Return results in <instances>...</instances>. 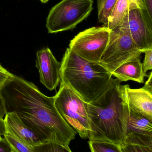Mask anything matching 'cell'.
<instances>
[{"mask_svg":"<svg viewBox=\"0 0 152 152\" xmlns=\"http://www.w3.org/2000/svg\"><path fill=\"white\" fill-rule=\"evenodd\" d=\"M61 66V63L49 48L37 52L36 67L39 71L40 81L49 90L55 89L60 82Z\"/></svg>","mask_w":152,"mask_h":152,"instance_id":"30bf717a","label":"cell"},{"mask_svg":"<svg viewBox=\"0 0 152 152\" xmlns=\"http://www.w3.org/2000/svg\"><path fill=\"white\" fill-rule=\"evenodd\" d=\"M5 134L10 135L33 148L41 143L35 133L14 111L7 112L4 117Z\"/></svg>","mask_w":152,"mask_h":152,"instance_id":"8fae6325","label":"cell"},{"mask_svg":"<svg viewBox=\"0 0 152 152\" xmlns=\"http://www.w3.org/2000/svg\"><path fill=\"white\" fill-rule=\"evenodd\" d=\"M126 94L129 109L152 120V86L133 89L126 85Z\"/></svg>","mask_w":152,"mask_h":152,"instance_id":"7c38bea8","label":"cell"},{"mask_svg":"<svg viewBox=\"0 0 152 152\" xmlns=\"http://www.w3.org/2000/svg\"><path fill=\"white\" fill-rule=\"evenodd\" d=\"M43 3H46L47 2L49 1V0H40Z\"/></svg>","mask_w":152,"mask_h":152,"instance_id":"484cf974","label":"cell"},{"mask_svg":"<svg viewBox=\"0 0 152 152\" xmlns=\"http://www.w3.org/2000/svg\"><path fill=\"white\" fill-rule=\"evenodd\" d=\"M89 141L109 142L123 146L126 138L129 107L126 85L112 78L106 90L87 105Z\"/></svg>","mask_w":152,"mask_h":152,"instance_id":"7a4b0ae2","label":"cell"},{"mask_svg":"<svg viewBox=\"0 0 152 152\" xmlns=\"http://www.w3.org/2000/svg\"><path fill=\"white\" fill-rule=\"evenodd\" d=\"M11 152H15L13 151H12Z\"/></svg>","mask_w":152,"mask_h":152,"instance_id":"83f0119b","label":"cell"},{"mask_svg":"<svg viewBox=\"0 0 152 152\" xmlns=\"http://www.w3.org/2000/svg\"><path fill=\"white\" fill-rule=\"evenodd\" d=\"M33 152H72L70 147L52 142L41 143L32 148Z\"/></svg>","mask_w":152,"mask_h":152,"instance_id":"e0dca14e","label":"cell"},{"mask_svg":"<svg viewBox=\"0 0 152 152\" xmlns=\"http://www.w3.org/2000/svg\"><path fill=\"white\" fill-rule=\"evenodd\" d=\"M4 137L6 139L11 148L15 152H33L32 147L22 142L10 135L5 134Z\"/></svg>","mask_w":152,"mask_h":152,"instance_id":"ac0fdd59","label":"cell"},{"mask_svg":"<svg viewBox=\"0 0 152 152\" xmlns=\"http://www.w3.org/2000/svg\"><path fill=\"white\" fill-rule=\"evenodd\" d=\"M143 53L145 56L142 63L143 69L145 73H146L152 69V46L145 50Z\"/></svg>","mask_w":152,"mask_h":152,"instance_id":"ffe728a7","label":"cell"},{"mask_svg":"<svg viewBox=\"0 0 152 152\" xmlns=\"http://www.w3.org/2000/svg\"><path fill=\"white\" fill-rule=\"evenodd\" d=\"M117 0H97L98 18L103 26L107 27L108 20L111 15Z\"/></svg>","mask_w":152,"mask_h":152,"instance_id":"9a60e30c","label":"cell"},{"mask_svg":"<svg viewBox=\"0 0 152 152\" xmlns=\"http://www.w3.org/2000/svg\"><path fill=\"white\" fill-rule=\"evenodd\" d=\"M7 112L5 107L4 99L0 91V117L4 118L5 113Z\"/></svg>","mask_w":152,"mask_h":152,"instance_id":"603a6c76","label":"cell"},{"mask_svg":"<svg viewBox=\"0 0 152 152\" xmlns=\"http://www.w3.org/2000/svg\"><path fill=\"white\" fill-rule=\"evenodd\" d=\"M54 99L56 110L65 121L81 138H88L90 132L88 103L82 100L68 87L61 84Z\"/></svg>","mask_w":152,"mask_h":152,"instance_id":"277c9868","label":"cell"},{"mask_svg":"<svg viewBox=\"0 0 152 152\" xmlns=\"http://www.w3.org/2000/svg\"><path fill=\"white\" fill-rule=\"evenodd\" d=\"M110 33L107 27L90 28L76 36L69 48L86 60L100 62L109 43Z\"/></svg>","mask_w":152,"mask_h":152,"instance_id":"52a82bcc","label":"cell"},{"mask_svg":"<svg viewBox=\"0 0 152 152\" xmlns=\"http://www.w3.org/2000/svg\"><path fill=\"white\" fill-rule=\"evenodd\" d=\"M1 92L6 109L15 112L41 143L52 142L69 147L77 133L56 110L54 96H46L34 83L13 74Z\"/></svg>","mask_w":152,"mask_h":152,"instance_id":"6da1fadb","label":"cell"},{"mask_svg":"<svg viewBox=\"0 0 152 152\" xmlns=\"http://www.w3.org/2000/svg\"><path fill=\"white\" fill-rule=\"evenodd\" d=\"M143 53L137 47L127 28L123 24L110 30L108 45L100 63L111 73L123 63Z\"/></svg>","mask_w":152,"mask_h":152,"instance_id":"8992f818","label":"cell"},{"mask_svg":"<svg viewBox=\"0 0 152 152\" xmlns=\"http://www.w3.org/2000/svg\"><path fill=\"white\" fill-rule=\"evenodd\" d=\"M112 74L121 82L133 80L143 83L145 77L147 76L144 71L140 57L134 58L123 63Z\"/></svg>","mask_w":152,"mask_h":152,"instance_id":"4fadbf2b","label":"cell"},{"mask_svg":"<svg viewBox=\"0 0 152 152\" xmlns=\"http://www.w3.org/2000/svg\"><path fill=\"white\" fill-rule=\"evenodd\" d=\"M61 63V84L88 104L106 90L112 78V74L100 62L86 60L69 48Z\"/></svg>","mask_w":152,"mask_h":152,"instance_id":"3957f363","label":"cell"},{"mask_svg":"<svg viewBox=\"0 0 152 152\" xmlns=\"http://www.w3.org/2000/svg\"><path fill=\"white\" fill-rule=\"evenodd\" d=\"M128 144L152 148V120L129 108L124 144Z\"/></svg>","mask_w":152,"mask_h":152,"instance_id":"9c48e42d","label":"cell"},{"mask_svg":"<svg viewBox=\"0 0 152 152\" xmlns=\"http://www.w3.org/2000/svg\"><path fill=\"white\" fill-rule=\"evenodd\" d=\"M11 148L6 139L3 137L0 139V152H11Z\"/></svg>","mask_w":152,"mask_h":152,"instance_id":"7402d4cb","label":"cell"},{"mask_svg":"<svg viewBox=\"0 0 152 152\" xmlns=\"http://www.w3.org/2000/svg\"><path fill=\"white\" fill-rule=\"evenodd\" d=\"M5 134V124L4 118L0 117V137H3Z\"/></svg>","mask_w":152,"mask_h":152,"instance_id":"d4e9b609","label":"cell"},{"mask_svg":"<svg viewBox=\"0 0 152 152\" xmlns=\"http://www.w3.org/2000/svg\"><path fill=\"white\" fill-rule=\"evenodd\" d=\"M121 24L127 28L137 47L143 53L152 46V19L146 10L136 9L130 11Z\"/></svg>","mask_w":152,"mask_h":152,"instance_id":"ba28073f","label":"cell"},{"mask_svg":"<svg viewBox=\"0 0 152 152\" xmlns=\"http://www.w3.org/2000/svg\"><path fill=\"white\" fill-rule=\"evenodd\" d=\"M2 138H3V137H0V139H2Z\"/></svg>","mask_w":152,"mask_h":152,"instance_id":"4316f807","label":"cell"},{"mask_svg":"<svg viewBox=\"0 0 152 152\" xmlns=\"http://www.w3.org/2000/svg\"><path fill=\"white\" fill-rule=\"evenodd\" d=\"M93 0H62L54 6L46 19L50 34L70 30L85 19L93 9Z\"/></svg>","mask_w":152,"mask_h":152,"instance_id":"5b68a950","label":"cell"},{"mask_svg":"<svg viewBox=\"0 0 152 152\" xmlns=\"http://www.w3.org/2000/svg\"><path fill=\"white\" fill-rule=\"evenodd\" d=\"M91 152H122L120 146L109 142H88Z\"/></svg>","mask_w":152,"mask_h":152,"instance_id":"2e32d148","label":"cell"},{"mask_svg":"<svg viewBox=\"0 0 152 152\" xmlns=\"http://www.w3.org/2000/svg\"><path fill=\"white\" fill-rule=\"evenodd\" d=\"M12 74L0 64V91L5 86Z\"/></svg>","mask_w":152,"mask_h":152,"instance_id":"44dd1931","label":"cell"},{"mask_svg":"<svg viewBox=\"0 0 152 152\" xmlns=\"http://www.w3.org/2000/svg\"><path fill=\"white\" fill-rule=\"evenodd\" d=\"M122 152H152V148L136 145H124L120 147Z\"/></svg>","mask_w":152,"mask_h":152,"instance_id":"d6986e66","label":"cell"},{"mask_svg":"<svg viewBox=\"0 0 152 152\" xmlns=\"http://www.w3.org/2000/svg\"><path fill=\"white\" fill-rule=\"evenodd\" d=\"M136 9L146 10L142 0H117L108 20L107 27L110 30L116 28L121 24L129 11Z\"/></svg>","mask_w":152,"mask_h":152,"instance_id":"5bb4252c","label":"cell"},{"mask_svg":"<svg viewBox=\"0 0 152 152\" xmlns=\"http://www.w3.org/2000/svg\"><path fill=\"white\" fill-rule=\"evenodd\" d=\"M142 1L148 15L152 19V0H142Z\"/></svg>","mask_w":152,"mask_h":152,"instance_id":"cb8c5ba5","label":"cell"}]
</instances>
